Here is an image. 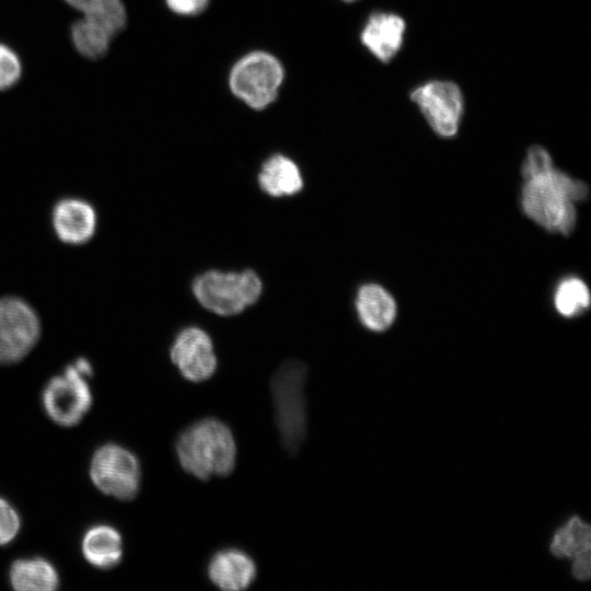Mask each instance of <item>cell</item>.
I'll use <instances>...</instances> for the list:
<instances>
[{"mask_svg": "<svg viewBox=\"0 0 591 591\" xmlns=\"http://www.w3.org/2000/svg\"><path fill=\"white\" fill-rule=\"evenodd\" d=\"M588 185L554 166L524 179L521 193L523 212L535 223L553 233L572 232L576 202L588 197Z\"/></svg>", "mask_w": 591, "mask_h": 591, "instance_id": "obj_1", "label": "cell"}, {"mask_svg": "<svg viewBox=\"0 0 591 591\" xmlns=\"http://www.w3.org/2000/svg\"><path fill=\"white\" fill-rule=\"evenodd\" d=\"M182 468L207 480L227 476L235 465L236 447L230 428L215 418H205L181 432L175 445Z\"/></svg>", "mask_w": 591, "mask_h": 591, "instance_id": "obj_2", "label": "cell"}, {"mask_svg": "<svg viewBox=\"0 0 591 591\" xmlns=\"http://www.w3.org/2000/svg\"><path fill=\"white\" fill-rule=\"evenodd\" d=\"M305 380L306 367L297 360L282 363L271 379L277 426L290 452L299 450L306 432Z\"/></svg>", "mask_w": 591, "mask_h": 591, "instance_id": "obj_3", "label": "cell"}, {"mask_svg": "<svg viewBox=\"0 0 591 591\" xmlns=\"http://www.w3.org/2000/svg\"><path fill=\"white\" fill-rule=\"evenodd\" d=\"M192 289L205 309L231 316L254 304L262 293L263 285L258 275L251 269L241 273L208 270L194 279Z\"/></svg>", "mask_w": 591, "mask_h": 591, "instance_id": "obj_4", "label": "cell"}, {"mask_svg": "<svg viewBox=\"0 0 591 591\" xmlns=\"http://www.w3.org/2000/svg\"><path fill=\"white\" fill-rule=\"evenodd\" d=\"M93 368L85 358H78L66 367L62 374L51 378L42 393L47 416L57 425L71 427L79 424L92 405V393L86 381Z\"/></svg>", "mask_w": 591, "mask_h": 591, "instance_id": "obj_5", "label": "cell"}, {"mask_svg": "<svg viewBox=\"0 0 591 591\" xmlns=\"http://www.w3.org/2000/svg\"><path fill=\"white\" fill-rule=\"evenodd\" d=\"M285 78L280 61L266 51L239 59L229 76L231 92L248 107L264 109L276 99Z\"/></svg>", "mask_w": 591, "mask_h": 591, "instance_id": "obj_6", "label": "cell"}, {"mask_svg": "<svg viewBox=\"0 0 591 591\" xmlns=\"http://www.w3.org/2000/svg\"><path fill=\"white\" fill-rule=\"evenodd\" d=\"M90 477L103 494L119 500H131L140 487V464L128 449L106 443L91 459Z\"/></svg>", "mask_w": 591, "mask_h": 591, "instance_id": "obj_7", "label": "cell"}, {"mask_svg": "<svg viewBox=\"0 0 591 591\" xmlns=\"http://www.w3.org/2000/svg\"><path fill=\"white\" fill-rule=\"evenodd\" d=\"M40 322L36 312L18 297L0 299V363H14L36 345Z\"/></svg>", "mask_w": 591, "mask_h": 591, "instance_id": "obj_8", "label": "cell"}, {"mask_svg": "<svg viewBox=\"0 0 591 591\" xmlns=\"http://www.w3.org/2000/svg\"><path fill=\"white\" fill-rule=\"evenodd\" d=\"M410 97L439 136L448 138L457 132L463 97L456 84L431 81L415 89Z\"/></svg>", "mask_w": 591, "mask_h": 591, "instance_id": "obj_9", "label": "cell"}, {"mask_svg": "<svg viewBox=\"0 0 591 591\" xmlns=\"http://www.w3.org/2000/svg\"><path fill=\"white\" fill-rule=\"evenodd\" d=\"M170 357L181 374L199 383L211 378L217 369V358L209 335L201 328L189 326L175 337Z\"/></svg>", "mask_w": 591, "mask_h": 591, "instance_id": "obj_10", "label": "cell"}, {"mask_svg": "<svg viewBox=\"0 0 591 591\" xmlns=\"http://www.w3.org/2000/svg\"><path fill=\"white\" fill-rule=\"evenodd\" d=\"M51 223L61 242L79 245L92 239L97 218L90 202L81 198L67 197L58 200L54 206Z\"/></svg>", "mask_w": 591, "mask_h": 591, "instance_id": "obj_11", "label": "cell"}, {"mask_svg": "<svg viewBox=\"0 0 591 591\" xmlns=\"http://www.w3.org/2000/svg\"><path fill=\"white\" fill-rule=\"evenodd\" d=\"M207 573L210 581L223 591L247 589L256 578L254 560L243 551L224 548L210 559Z\"/></svg>", "mask_w": 591, "mask_h": 591, "instance_id": "obj_12", "label": "cell"}, {"mask_svg": "<svg viewBox=\"0 0 591 591\" xmlns=\"http://www.w3.org/2000/svg\"><path fill=\"white\" fill-rule=\"evenodd\" d=\"M404 31L405 23L398 15L378 12L367 21L361 42L376 58L386 62L399 49Z\"/></svg>", "mask_w": 591, "mask_h": 591, "instance_id": "obj_13", "label": "cell"}, {"mask_svg": "<svg viewBox=\"0 0 591 591\" xmlns=\"http://www.w3.org/2000/svg\"><path fill=\"white\" fill-rule=\"evenodd\" d=\"M356 310L361 324L372 332L387 329L397 313L394 298L376 283H367L359 288Z\"/></svg>", "mask_w": 591, "mask_h": 591, "instance_id": "obj_14", "label": "cell"}, {"mask_svg": "<svg viewBox=\"0 0 591 591\" xmlns=\"http://www.w3.org/2000/svg\"><path fill=\"white\" fill-rule=\"evenodd\" d=\"M81 549L90 565L100 569H109L121 560L123 540L119 532L112 525L96 524L85 531Z\"/></svg>", "mask_w": 591, "mask_h": 591, "instance_id": "obj_15", "label": "cell"}, {"mask_svg": "<svg viewBox=\"0 0 591 591\" xmlns=\"http://www.w3.org/2000/svg\"><path fill=\"white\" fill-rule=\"evenodd\" d=\"M11 587L18 591H54L59 586L55 566L43 557L19 558L9 569Z\"/></svg>", "mask_w": 591, "mask_h": 591, "instance_id": "obj_16", "label": "cell"}, {"mask_svg": "<svg viewBox=\"0 0 591 591\" xmlns=\"http://www.w3.org/2000/svg\"><path fill=\"white\" fill-rule=\"evenodd\" d=\"M259 187L269 196H292L303 188L298 165L283 154H274L262 165Z\"/></svg>", "mask_w": 591, "mask_h": 591, "instance_id": "obj_17", "label": "cell"}, {"mask_svg": "<svg viewBox=\"0 0 591 591\" xmlns=\"http://www.w3.org/2000/svg\"><path fill=\"white\" fill-rule=\"evenodd\" d=\"M591 530L588 523L578 517L570 518L566 524L556 530L551 552L555 557L576 560L590 557Z\"/></svg>", "mask_w": 591, "mask_h": 591, "instance_id": "obj_18", "label": "cell"}, {"mask_svg": "<svg viewBox=\"0 0 591 591\" xmlns=\"http://www.w3.org/2000/svg\"><path fill=\"white\" fill-rule=\"evenodd\" d=\"M116 35L95 22L78 19L70 28V38L76 50L84 58L94 60L108 51L111 42Z\"/></svg>", "mask_w": 591, "mask_h": 591, "instance_id": "obj_19", "label": "cell"}, {"mask_svg": "<svg viewBox=\"0 0 591 591\" xmlns=\"http://www.w3.org/2000/svg\"><path fill=\"white\" fill-rule=\"evenodd\" d=\"M82 19L99 23L117 35L127 23L123 0H65Z\"/></svg>", "mask_w": 591, "mask_h": 591, "instance_id": "obj_20", "label": "cell"}, {"mask_svg": "<svg viewBox=\"0 0 591 591\" xmlns=\"http://www.w3.org/2000/svg\"><path fill=\"white\" fill-rule=\"evenodd\" d=\"M591 303L590 290L578 277H567L556 287L554 305L565 317H575L587 311Z\"/></svg>", "mask_w": 591, "mask_h": 591, "instance_id": "obj_21", "label": "cell"}, {"mask_svg": "<svg viewBox=\"0 0 591 591\" xmlns=\"http://www.w3.org/2000/svg\"><path fill=\"white\" fill-rule=\"evenodd\" d=\"M22 69L19 55L10 46L0 42V91L16 84L21 79Z\"/></svg>", "mask_w": 591, "mask_h": 591, "instance_id": "obj_22", "label": "cell"}, {"mask_svg": "<svg viewBox=\"0 0 591 591\" xmlns=\"http://www.w3.org/2000/svg\"><path fill=\"white\" fill-rule=\"evenodd\" d=\"M21 529V519L14 507L0 497V546L11 543Z\"/></svg>", "mask_w": 591, "mask_h": 591, "instance_id": "obj_23", "label": "cell"}, {"mask_svg": "<svg viewBox=\"0 0 591 591\" xmlns=\"http://www.w3.org/2000/svg\"><path fill=\"white\" fill-rule=\"evenodd\" d=\"M553 166V160L549 153L540 146H533L529 149L522 164V176L524 179L540 174Z\"/></svg>", "mask_w": 591, "mask_h": 591, "instance_id": "obj_24", "label": "cell"}, {"mask_svg": "<svg viewBox=\"0 0 591 591\" xmlns=\"http://www.w3.org/2000/svg\"><path fill=\"white\" fill-rule=\"evenodd\" d=\"M209 0H165L166 5L176 14L195 15L202 12Z\"/></svg>", "mask_w": 591, "mask_h": 591, "instance_id": "obj_25", "label": "cell"}, {"mask_svg": "<svg viewBox=\"0 0 591 591\" xmlns=\"http://www.w3.org/2000/svg\"><path fill=\"white\" fill-rule=\"evenodd\" d=\"M345 1H352V0H345Z\"/></svg>", "mask_w": 591, "mask_h": 591, "instance_id": "obj_26", "label": "cell"}]
</instances>
